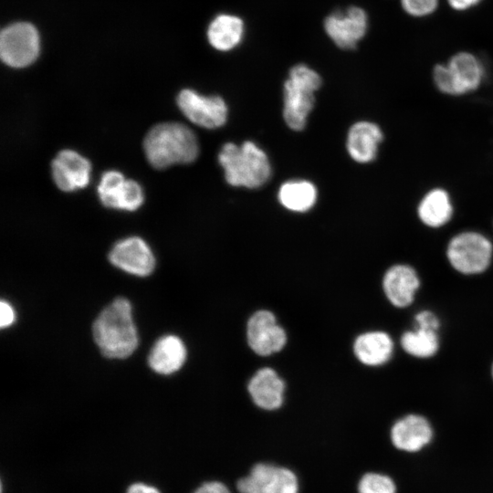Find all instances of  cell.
<instances>
[{"label": "cell", "mask_w": 493, "mask_h": 493, "mask_svg": "<svg viewBox=\"0 0 493 493\" xmlns=\"http://www.w3.org/2000/svg\"><path fill=\"white\" fill-rule=\"evenodd\" d=\"M321 85V78L305 64L292 67L284 83L283 116L287 125L295 131L302 130L315 103V92Z\"/></svg>", "instance_id": "4"}, {"label": "cell", "mask_w": 493, "mask_h": 493, "mask_svg": "<svg viewBox=\"0 0 493 493\" xmlns=\"http://www.w3.org/2000/svg\"><path fill=\"white\" fill-rule=\"evenodd\" d=\"M246 338L252 351L261 356L279 351L287 341L284 329L268 310H258L249 318Z\"/></svg>", "instance_id": "11"}, {"label": "cell", "mask_w": 493, "mask_h": 493, "mask_svg": "<svg viewBox=\"0 0 493 493\" xmlns=\"http://www.w3.org/2000/svg\"><path fill=\"white\" fill-rule=\"evenodd\" d=\"M400 343L407 354L420 359L433 357L439 349L437 331L416 327L404 332Z\"/></svg>", "instance_id": "23"}, {"label": "cell", "mask_w": 493, "mask_h": 493, "mask_svg": "<svg viewBox=\"0 0 493 493\" xmlns=\"http://www.w3.org/2000/svg\"><path fill=\"white\" fill-rule=\"evenodd\" d=\"M0 326L2 329L10 326L16 319L13 307L4 299L0 303Z\"/></svg>", "instance_id": "31"}, {"label": "cell", "mask_w": 493, "mask_h": 493, "mask_svg": "<svg viewBox=\"0 0 493 493\" xmlns=\"http://www.w3.org/2000/svg\"><path fill=\"white\" fill-rule=\"evenodd\" d=\"M284 391L283 380L268 367L258 370L248 383V392L253 402L266 410H275L281 406Z\"/></svg>", "instance_id": "18"}, {"label": "cell", "mask_w": 493, "mask_h": 493, "mask_svg": "<svg viewBox=\"0 0 493 493\" xmlns=\"http://www.w3.org/2000/svg\"><path fill=\"white\" fill-rule=\"evenodd\" d=\"M143 149L148 162L156 169L190 163L199 152L195 134L180 122H163L152 127L144 138Z\"/></svg>", "instance_id": "2"}, {"label": "cell", "mask_w": 493, "mask_h": 493, "mask_svg": "<svg viewBox=\"0 0 493 493\" xmlns=\"http://www.w3.org/2000/svg\"><path fill=\"white\" fill-rule=\"evenodd\" d=\"M353 351L362 363L368 366H380L392 358L393 341L384 331H368L356 338Z\"/></svg>", "instance_id": "21"}, {"label": "cell", "mask_w": 493, "mask_h": 493, "mask_svg": "<svg viewBox=\"0 0 493 493\" xmlns=\"http://www.w3.org/2000/svg\"><path fill=\"white\" fill-rule=\"evenodd\" d=\"M383 132L374 122L362 121L349 130L346 147L350 156L357 163H368L375 160Z\"/></svg>", "instance_id": "17"}, {"label": "cell", "mask_w": 493, "mask_h": 493, "mask_svg": "<svg viewBox=\"0 0 493 493\" xmlns=\"http://www.w3.org/2000/svg\"><path fill=\"white\" fill-rule=\"evenodd\" d=\"M486 75L482 61L473 53L459 51L433 68L432 79L443 94L462 96L477 90Z\"/></svg>", "instance_id": "5"}, {"label": "cell", "mask_w": 493, "mask_h": 493, "mask_svg": "<svg viewBox=\"0 0 493 493\" xmlns=\"http://www.w3.org/2000/svg\"><path fill=\"white\" fill-rule=\"evenodd\" d=\"M403 10L410 16L422 18L435 12L439 0H400Z\"/></svg>", "instance_id": "26"}, {"label": "cell", "mask_w": 493, "mask_h": 493, "mask_svg": "<svg viewBox=\"0 0 493 493\" xmlns=\"http://www.w3.org/2000/svg\"><path fill=\"white\" fill-rule=\"evenodd\" d=\"M126 180L117 171H108L102 174L98 186V194L105 206L120 209Z\"/></svg>", "instance_id": "24"}, {"label": "cell", "mask_w": 493, "mask_h": 493, "mask_svg": "<svg viewBox=\"0 0 493 493\" xmlns=\"http://www.w3.org/2000/svg\"><path fill=\"white\" fill-rule=\"evenodd\" d=\"M109 259L118 268L135 276L146 277L155 267V258L144 240L131 236L116 243Z\"/></svg>", "instance_id": "12"}, {"label": "cell", "mask_w": 493, "mask_h": 493, "mask_svg": "<svg viewBox=\"0 0 493 493\" xmlns=\"http://www.w3.org/2000/svg\"><path fill=\"white\" fill-rule=\"evenodd\" d=\"M357 491L358 493H396V486L388 475L368 472L360 478Z\"/></svg>", "instance_id": "25"}, {"label": "cell", "mask_w": 493, "mask_h": 493, "mask_svg": "<svg viewBox=\"0 0 493 493\" xmlns=\"http://www.w3.org/2000/svg\"><path fill=\"white\" fill-rule=\"evenodd\" d=\"M433 428L429 421L420 414H411L397 420L390 431L393 446L406 453H416L430 444Z\"/></svg>", "instance_id": "14"}, {"label": "cell", "mask_w": 493, "mask_h": 493, "mask_svg": "<svg viewBox=\"0 0 493 493\" xmlns=\"http://www.w3.org/2000/svg\"><path fill=\"white\" fill-rule=\"evenodd\" d=\"M206 35L209 44L215 49L228 52L242 42L245 36V24L238 16L222 13L210 22Z\"/></svg>", "instance_id": "19"}, {"label": "cell", "mask_w": 493, "mask_h": 493, "mask_svg": "<svg viewBox=\"0 0 493 493\" xmlns=\"http://www.w3.org/2000/svg\"><path fill=\"white\" fill-rule=\"evenodd\" d=\"M278 196L280 204L287 209L294 212H306L316 202L317 189L310 182L292 180L280 186Z\"/></svg>", "instance_id": "22"}, {"label": "cell", "mask_w": 493, "mask_h": 493, "mask_svg": "<svg viewBox=\"0 0 493 493\" xmlns=\"http://www.w3.org/2000/svg\"><path fill=\"white\" fill-rule=\"evenodd\" d=\"M91 166L85 157L72 150H62L51 164L52 177L62 191L84 188L89 182Z\"/></svg>", "instance_id": "13"}, {"label": "cell", "mask_w": 493, "mask_h": 493, "mask_svg": "<svg viewBox=\"0 0 493 493\" xmlns=\"http://www.w3.org/2000/svg\"><path fill=\"white\" fill-rule=\"evenodd\" d=\"M415 327L437 331L440 327L438 317L430 310L419 311L415 317Z\"/></svg>", "instance_id": "28"}, {"label": "cell", "mask_w": 493, "mask_h": 493, "mask_svg": "<svg viewBox=\"0 0 493 493\" xmlns=\"http://www.w3.org/2000/svg\"><path fill=\"white\" fill-rule=\"evenodd\" d=\"M421 282L417 271L410 265L399 263L390 267L383 278L387 299L397 308H406L414 300Z\"/></svg>", "instance_id": "15"}, {"label": "cell", "mask_w": 493, "mask_h": 493, "mask_svg": "<svg viewBox=\"0 0 493 493\" xmlns=\"http://www.w3.org/2000/svg\"><path fill=\"white\" fill-rule=\"evenodd\" d=\"M177 104L190 121L203 128H219L227 119V106L220 96H205L185 89L178 94Z\"/></svg>", "instance_id": "10"}, {"label": "cell", "mask_w": 493, "mask_h": 493, "mask_svg": "<svg viewBox=\"0 0 493 493\" xmlns=\"http://www.w3.org/2000/svg\"><path fill=\"white\" fill-rule=\"evenodd\" d=\"M448 5L456 11L463 12L477 6L482 0H446Z\"/></svg>", "instance_id": "32"}, {"label": "cell", "mask_w": 493, "mask_h": 493, "mask_svg": "<svg viewBox=\"0 0 493 493\" xmlns=\"http://www.w3.org/2000/svg\"><path fill=\"white\" fill-rule=\"evenodd\" d=\"M192 493H231L229 488L218 480L205 481Z\"/></svg>", "instance_id": "29"}, {"label": "cell", "mask_w": 493, "mask_h": 493, "mask_svg": "<svg viewBox=\"0 0 493 493\" xmlns=\"http://www.w3.org/2000/svg\"><path fill=\"white\" fill-rule=\"evenodd\" d=\"M218 161L226 182L232 186L257 188L266 184L271 175L267 154L249 141L240 146L233 142L224 144Z\"/></svg>", "instance_id": "3"}, {"label": "cell", "mask_w": 493, "mask_h": 493, "mask_svg": "<svg viewBox=\"0 0 493 493\" xmlns=\"http://www.w3.org/2000/svg\"><path fill=\"white\" fill-rule=\"evenodd\" d=\"M185 359L186 348L183 341L174 335H165L151 349L148 363L154 372L167 375L177 372Z\"/></svg>", "instance_id": "20"}, {"label": "cell", "mask_w": 493, "mask_h": 493, "mask_svg": "<svg viewBox=\"0 0 493 493\" xmlns=\"http://www.w3.org/2000/svg\"><path fill=\"white\" fill-rule=\"evenodd\" d=\"M39 51V37L28 23H16L5 27L0 37V55L8 66L22 68L31 64Z\"/></svg>", "instance_id": "8"}, {"label": "cell", "mask_w": 493, "mask_h": 493, "mask_svg": "<svg viewBox=\"0 0 493 493\" xmlns=\"http://www.w3.org/2000/svg\"><path fill=\"white\" fill-rule=\"evenodd\" d=\"M143 198L144 195L141 185L133 180H126L120 209L134 211L142 205Z\"/></svg>", "instance_id": "27"}, {"label": "cell", "mask_w": 493, "mask_h": 493, "mask_svg": "<svg viewBox=\"0 0 493 493\" xmlns=\"http://www.w3.org/2000/svg\"><path fill=\"white\" fill-rule=\"evenodd\" d=\"M92 333L104 356L124 359L131 355L139 338L130 301L117 298L105 307L93 322Z\"/></svg>", "instance_id": "1"}, {"label": "cell", "mask_w": 493, "mask_h": 493, "mask_svg": "<svg viewBox=\"0 0 493 493\" xmlns=\"http://www.w3.org/2000/svg\"><path fill=\"white\" fill-rule=\"evenodd\" d=\"M238 493H299V481L290 468L272 463H257L236 482Z\"/></svg>", "instance_id": "7"}, {"label": "cell", "mask_w": 493, "mask_h": 493, "mask_svg": "<svg viewBox=\"0 0 493 493\" xmlns=\"http://www.w3.org/2000/svg\"><path fill=\"white\" fill-rule=\"evenodd\" d=\"M454 213V204L449 192L439 186L425 192L416 207L418 220L431 229L446 226L452 220Z\"/></svg>", "instance_id": "16"}, {"label": "cell", "mask_w": 493, "mask_h": 493, "mask_svg": "<svg viewBox=\"0 0 493 493\" xmlns=\"http://www.w3.org/2000/svg\"><path fill=\"white\" fill-rule=\"evenodd\" d=\"M124 493H163L155 485L144 481L131 482L125 488Z\"/></svg>", "instance_id": "30"}, {"label": "cell", "mask_w": 493, "mask_h": 493, "mask_svg": "<svg viewBox=\"0 0 493 493\" xmlns=\"http://www.w3.org/2000/svg\"><path fill=\"white\" fill-rule=\"evenodd\" d=\"M491 374H492V378H493V364H492V368H491Z\"/></svg>", "instance_id": "33"}, {"label": "cell", "mask_w": 493, "mask_h": 493, "mask_svg": "<svg viewBox=\"0 0 493 493\" xmlns=\"http://www.w3.org/2000/svg\"><path fill=\"white\" fill-rule=\"evenodd\" d=\"M446 256L456 272L474 276L484 273L493 258V243L484 233L467 229L456 233L447 242Z\"/></svg>", "instance_id": "6"}, {"label": "cell", "mask_w": 493, "mask_h": 493, "mask_svg": "<svg viewBox=\"0 0 493 493\" xmlns=\"http://www.w3.org/2000/svg\"><path fill=\"white\" fill-rule=\"evenodd\" d=\"M369 19L365 10L351 5L335 10L324 20L323 26L330 40L341 49H353L365 37Z\"/></svg>", "instance_id": "9"}]
</instances>
